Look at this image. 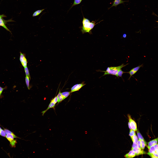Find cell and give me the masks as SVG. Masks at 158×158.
<instances>
[{
    "mask_svg": "<svg viewBox=\"0 0 158 158\" xmlns=\"http://www.w3.org/2000/svg\"><path fill=\"white\" fill-rule=\"evenodd\" d=\"M28 43V42L25 41L23 39L13 41L9 40L3 36L0 39V52L4 53L14 61L21 64L20 62L12 53L11 49L15 44Z\"/></svg>",
    "mask_w": 158,
    "mask_h": 158,
    "instance_id": "obj_1",
    "label": "cell"
},
{
    "mask_svg": "<svg viewBox=\"0 0 158 158\" xmlns=\"http://www.w3.org/2000/svg\"><path fill=\"white\" fill-rule=\"evenodd\" d=\"M89 18L74 21L70 23L66 27L65 32L66 33H71L76 31Z\"/></svg>",
    "mask_w": 158,
    "mask_h": 158,
    "instance_id": "obj_2",
    "label": "cell"
},
{
    "mask_svg": "<svg viewBox=\"0 0 158 158\" xmlns=\"http://www.w3.org/2000/svg\"><path fill=\"white\" fill-rule=\"evenodd\" d=\"M54 119L50 113L42 126L45 132L49 135L54 133Z\"/></svg>",
    "mask_w": 158,
    "mask_h": 158,
    "instance_id": "obj_3",
    "label": "cell"
},
{
    "mask_svg": "<svg viewBox=\"0 0 158 158\" xmlns=\"http://www.w3.org/2000/svg\"><path fill=\"white\" fill-rule=\"evenodd\" d=\"M48 135L52 151L57 153L60 158L61 154L58 142L54 133H53Z\"/></svg>",
    "mask_w": 158,
    "mask_h": 158,
    "instance_id": "obj_4",
    "label": "cell"
},
{
    "mask_svg": "<svg viewBox=\"0 0 158 158\" xmlns=\"http://www.w3.org/2000/svg\"><path fill=\"white\" fill-rule=\"evenodd\" d=\"M158 8V0H149L147 5L138 18L140 20L147 12Z\"/></svg>",
    "mask_w": 158,
    "mask_h": 158,
    "instance_id": "obj_5",
    "label": "cell"
},
{
    "mask_svg": "<svg viewBox=\"0 0 158 158\" xmlns=\"http://www.w3.org/2000/svg\"><path fill=\"white\" fill-rule=\"evenodd\" d=\"M40 110L39 118L40 122L42 126L48 115L51 113V111L49 108L44 106L41 104H40Z\"/></svg>",
    "mask_w": 158,
    "mask_h": 158,
    "instance_id": "obj_6",
    "label": "cell"
},
{
    "mask_svg": "<svg viewBox=\"0 0 158 158\" xmlns=\"http://www.w3.org/2000/svg\"><path fill=\"white\" fill-rule=\"evenodd\" d=\"M12 32L7 29H0V39L4 35L12 34Z\"/></svg>",
    "mask_w": 158,
    "mask_h": 158,
    "instance_id": "obj_7",
    "label": "cell"
},
{
    "mask_svg": "<svg viewBox=\"0 0 158 158\" xmlns=\"http://www.w3.org/2000/svg\"><path fill=\"white\" fill-rule=\"evenodd\" d=\"M59 157L57 153L52 151L50 158H59Z\"/></svg>",
    "mask_w": 158,
    "mask_h": 158,
    "instance_id": "obj_8",
    "label": "cell"
}]
</instances>
